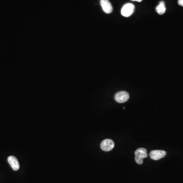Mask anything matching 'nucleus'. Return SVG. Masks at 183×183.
<instances>
[{
	"mask_svg": "<svg viewBox=\"0 0 183 183\" xmlns=\"http://www.w3.org/2000/svg\"><path fill=\"white\" fill-rule=\"evenodd\" d=\"M178 4L183 7V0H178Z\"/></svg>",
	"mask_w": 183,
	"mask_h": 183,
	"instance_id": "nucleus-9",
	"label": "nucleus"
},
{
	"mask_svg": "<svg viewBox=\"0 0 183 183\" xmlns=\"http://www.w3.org/2000/svg\"><path fill=\"white\" fill-rule=\"evenodd\" d=\"M100 4L104 12L107 14L112 12L113 8L108 0H100Z\"/></svg>",
	"mask_w": 183,
	"mask_h": 183,
	"instance_id": "nucleus-6",
	"label": "nucleus"
},
{
	"mask_svg": "<svg viewBox=\"0 0 183 183\" xmlns=\"http://www.w3.org/2000/svg\"><path fill=\"white\" fill-rule=\"evenodd\" d=\"M115 146L114 141L111 139H106L102 141L100 144L101 149L104 151L108 152L112 150Z\"/></svg>",
	"mask_w": 183,
	"mask_h": 183,
	"instance_id": "nucleus-3",
	"label": "nucleus"
},
{
	"mask_svg": "<svg viewBox=\"0 0 183 183\" xmlns=\"http://www.w3.org/2000/svg\"><path fill=\"white\" fill-rule=\"evenodd\" d=\"M135 160L138 164H142L143 159L148 157L147 150L145 148H138L135 152Z\"/></svg>",
	"mask_w": 183,
	"mask_h": 183,
	"instance_id": "nucleus-1",
	"label": "nucleus"
},
{
	"mask_svg": "<svg viewBox=\"0 0 183 183\" xmlns=\"http://www.w3.org/2000/svg\"><path fill=\"white\" fill-rule=\"evenodd\" d=\"M115 101L118 103H124L128 101L129 98V95L128 93L125 91H122L118 92L115 95Z\"/></svg>",
	"mask_w": 183,
	"mask_h": 183,
	"instance_id": "nucleus-4",
	"label": "nucleus"
},
{
	"mask_svg": "<svg viewBox=\"0 0 183 183\" xmlns=\"http://www.w3.org/2000/svg\"><path fill=\"white\" fill-rule=\"evenodd\" d=\"M156 11L159 15H163L166 11V7L164 2L161 1L159 4L156 8Z\"/></svg>",
	"mask_w": 183,
	"mask_h": 183,
	"instance_id": "nucleus-8",
	"label": "nucleus"
},
{
	"mask_svg": "<svg viewBox=\"0 0 183 183\" xmlns=\"http://www.w3.org/2000/svg\"><path fill=\"white\" fill-rule=\"evenodd\" d=\"M166 153L163 150H152L150 153V157L151 159L154 160H158L164 157Z\"/></svg>",
	"mask_w": 183,
	"mask_h": 183,
	"instance_id": "nucleus-5",
	"label": "nucleus"
},
{
	"mask_svg": "<svg viewBox=\"0 0 183 183\" xmlns=\"http://www.w3.org/2000/svg\"><path fill=\"white\" fill-rule=\"evenodd\" d=\"M8 162L14 171L19 170L20 168V164L16 158L13 156H9L8 158Z\"/></svg>",
	"mask_w": 183,
	"mask_h": 183,
	"instance_id": "nucleus-7",
	"label": "nucleus"
},
{
	"mask_svg": "<svg viewBox=\"0 0 183 183\" xmlns=\"http://www.w3.org/2000/svg\"><path fill=\"white\" fill-rule=\"evenodd\" d=\"M131 1L138 2H141L142 1V0H131Z\"/></svg>",
	"mask_w": 183,
	"mask_h": 183,
	"instance_id": "nucleus-10",
	"label": "nucleus"
},
{
	"mask_svg": "<svg viewBox=\"0 0 183 183\" xmlns=\"http://www.w3.org/2000/svg\"><path fill=\"white\" fill-rule=\"evenodd\" d=\"M135 7L131 3H128L123 7L121 10V14L124 17H128L130 16L134 11Z\"/></svg>",
	"mask_w": 183,
	"mask_h": 183,
	"instance_id": "nucleus-2",
	"label": "nucleus"
}]
</instances>
